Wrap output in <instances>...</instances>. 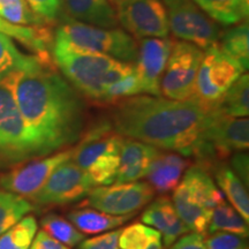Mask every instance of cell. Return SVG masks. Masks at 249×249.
<instances>
[{
	"instance_id": "5b68a950",
	"label": "cell",
	"mask_w": 249,
	"mask_h": 249,
	"mask_svg": "<svg viewBox=\"0 0 249 249\" xmlns=\"http://www.w3.org/2000/svg\"><path fill=\"white\" fill-rule=\"evenodd\" d=\"M37 157L14 95L12 73L0 80V167L17 166Z\"/></svg>"
},
{
	"instance_id": "603a6c76",
	"label": "cell",
	"mask_w": 249,
	"mask_h": 249,
	"mask_svg": "<svg viewBox=\"0 0 249 249\" xmlns=\"http://www.w3.org/2000/svg\"><path fill=\"white\" fill-rule=\"evenodd\" d=\"M214 178L222 189L223 195L229 198L230 203L241 214L246 223H249V196L246 187L231 167L225 163H218L213 167Z\"/></svg>"
},
{
	"instance_id": "d590c367",
	"label": "cell",
	"mask_w": 249,
	"mask_h": 249,
	"mask_svg": "<svg viewBox=\"0 0 249 249\" xmlns=\"http://www.w3.org/2000/svg\"><path fill=\"white\" fill-rule=\"evenodd\" d=\"M37 15L43 18L49 24H53L62 14L60 0H24Z\"/></svg>"
},
{
	"instance_id": "ab89813d",
	"label": "cell",
	"mask_w": 249,
	"mask_h": 249,
	"mask_svg": "<svg viewBox=\"0 0 249 249\" xmlns=\"http://www.w3.org/2000/svg\"><path fill=\"white\" fill-rule=\"evenodd\" d=\"M30 249H70L67 246L62 245L61 242L50 236L44 231H39L34 238L33 246Z\"/></svg>"
},
{
	"instance_id": "44dd1931",
	"label": "cell",
	"mask_w": 249,
	"mask_h": 249,
	"mask_svg": "<svg viewBox=\"0 0 249 249\" xmlns=\"http://www.w3.org/2000/svg\"><path fill=\"white\" fill-rule=\"evenodd\" d=\"M181 183L186 187L193 198L211 213L220 202L225 200V196L214 185L211 177L208 174V171L202 169L198 165L187 169Z\"/></svg>"
},
{
	"instance_id": "e575fe53",
	"label": "cell",
	"mask_w": 249,
	"mask_h": 249,
	"mask_svg": "<svg viewBox=\"0 0 249 249\" xmlns=\"http://www.w3.org/2000/svg\"><path fill=\"white\" fill-rule=\"evenodd\" d=\"M204 242L207 249H248L247 239L227 232L211 233Z\"/></svg>"
},
{
	"instance_id": "74e56055",
	"label": "cell",
	"mask_w": 249,
	"mask_h": 249,
	"mask_svg": "<svg viewBox=\"0 0 249 249\" xmlns=\"http://www.w3.org/2000/svg\"><path fill=\"white\" fill-rule=\"evenodd\" d=\"M232 171L234 172L238 178L241 180L242 183L248 188L249 183V164H248V154L245 151H239L233 154L232 157Z\"/></svg>"
},
{
	"instance_id": "52a82bcc",
	"label": "cell",
	"mask_w": 249,
	"mask_h": 249,
	"mask_svg": "<svg viewBox=\"0 0 249 249\" xmlns=\"http://www.w3.org/2000/svg\"><path fill=\"white\" fill-rule=\"evenodd\" d=\"M240 65L218 48L204 50L195 82L194 98L204 111H213L227 89L244 74Z\"/></svg>"
},
{
	"instance_id": "f1b7e54d",
	"label": "cell",
	"mask_w": 249,
	"mask_h": 249,
	"mask_svg": "<svg viewBox=\"0 0 249 249\" xmlns=\"http://www.w3.org/2000/svg\"><path fill=\"white\" fill-rule=\"evenodd\" d=\"M34 207L27 198L7 191H0V235L22 219Z\"/></svg>"
},
{
	"instance_id": "2e32d148",
	"label": "cell",
	"mask_w": 249,
	"mask_h": 249,
	"mask_svg": "<svg viewBox=\"0 0 249 249\" xmlns=\"http://www.w3.org/2000/svg\"><path fill=\"white\" fill-rule=\"evenodd\" d=\"M160 152V149L154 145L124 139L121 145L116 183L134 182L145 178L152 161Z\"/></svg>"
},
{
	"instance_id": "3957f363",
	"label": "cell",
	"mask_w": 249,
	"mask_h": 249,
	"mask_svg": "<svg viewBox=\"0 0 249 249\" xmlns=\"http://www.w3.org/2000/svg\"><path fill=\"white\" fill-rule=\"evenodd\" d=\"M51 58L80 95L102 105L107 89L135 71L134 65L81 48L58 33L53 36Z\"/></svg>"
},
{
	"instance_id": "6da1fadb",
	"label": "cell",
	"mask_w": 249,
	"mask_h": 249,
	"mask_svg": "<svg viewBox=\"0 0 249 249\" xmlns=\"http://www.w3.org/2000/svg\"><path fill=\"white\" fill-rule=\"evenodd\" d=\"M14 95L37 157L79 141L86 130V107L79 91L54 68L52 59L35 55L12 73Z\"/></svg>"
},
{
	"instance_id": "277c9868",
	"label": "cell",
	"mask_w": 249,
	"mask_h": 249,
	"mask_svg": "<svg viewBox=\"0 0 249 249\" xmlns=\"http://www.w3.org/2000/svg\"><path fill=\"white\" fill-rule=\"evenodd\" d=\"M124 140L110 120L98 121L83 132L73 148L71 160L88 174L95 186L111 185L117 178Z\"/></svg>"
},
{
	"instance_id": "e0dca14e",
	"label": "cell",
	"mask_w": 249,
	"mask_h": 249,
	"mask_svg": "<svg viewBox=\"0 0 249 249\" xmlns=\"http://www.w3.org/2000/svg\"><path fill=\"white\" fill-rule=\"evenodd\" d=\"M64 18L98 28H118L116 9L110 0H60Z\"/></svg>"
},
{
	"instance_id": "4dcf8cb0",
	"label": "cell",
	"mask_w": 249,
	"mask_h": 249,
	"mask_svg": "<svg viewBox=\"0 0 249 249\" xmlns=\"http://www.w3.org/2000/svg\"><path fill=\"white\" fill-rule=\"evenodd\" d=\"M45 233L67 247H74L85 240V234L80 232L70 220L55 213H49L40 220Z\"/></svg>"
},
{
	"instance_id": "1f68e13d",
	"label": "cell",
	"mask_w": 249,
	"mask_h": 249,
	"mask_svg": "<svg viewBox=\"0 0 249 249\" xmlns=\"http://www.w3.org/2000/svg\"><path fill=\"white\" fill-rule=\"evenodd\" d=\"M36 232L35 217H24L0 235V249H29Z\"/></svg>"
},
{
	"instance_id": "d6986e66",
	"label": "cell",
	"mask_w": 249,
	"mask_h": 249,
	"mask_svg": "<svg viewBox=\"0 0 249 249\" xmlns=\"http://www.w3.org/2000/svg\"><path fill=\"white\" fill-rule=\"evenodd\" d=\"M188 165V160L177 152L160 151L152 161L145 178L155 192L166 194L179 185Z\"/></svg>"
},
{
	"instance_id": "8992f818",
	"label": "cell",
	"mask_w": 249,
	"mask_h": 249,
	"mask_svg": "<svg viewBox=\"0 0 249 249\" xmlns=\"http://www.w3.org/2000/svg\"><path fill=\"white\" fill-rule=\"evenodd\" d=\"M55 33L77 46L126 64L134 65L138 58V40L120 28H98L64 18Z\"/></svg>"
},
{
	"instance_id": "cb8c5ba5",
	"label": "cell",
	"mask_w": 249,
	"mask_h": 249,
	"mask_svg": "<svg viewBox=\"0 0 249 249\" xmlns=\"http://www.w3.org/2000/svg\"><path fill=\"white\" fill-rule=\"evenodd\" d=\"M134 214L114 216L96 209H76L68 213V220L83 234H97L119 227L132 219Z\"/></svg>"
},
{
	"instance_id": "836d02e7",
	"label": "cell",
	"mask_w": 249,
	"mask_h": 249,
	"mask_svg": "<svg viewBox=\"0 0 249 249\" xmlns=\"http://www.w3.org/2000/svg\"><path fill=\"white\" fill-rule=\"evenodd\" d=\"M157 240H161L160 232L145 224L135 223L121 230L119 249H148Z\"/></svg>"
},
{
	"instance_id": "7a4b0ae2",
	"label": "cell",
	"mask_w": 249,
	"mask_h": 249,
	"mask_svg": "<svg viewBox=\"0 0 249 249\" xmlns=\"http://www.w3.org/2000/svg\"><path fill=\"white\" fill-rule=\"evenodd\" d=\"M207 113L194 98L172 101L138 95L112 104L110 123L124 139L191 157L200 142Z\"/></svg>"
},
{
	"instance_id": "60d3db41",
	"label": "cell",
	"mask_w": 249,
	"mask_h": 249,
	"mask_svg": "<svg viewBox=\"0 0 249 249\" xmlns=\"http://www.w3.org/2000/svg\"><path fill=\"white\" fill-rule=\"evenodd\" d=\"M148 249H163V245H161V240H157L149 246Z\"/></svg>"
},
{
	"instance_id": "4316f807",
	"label": "cell",
	"mask_w": 249,
	"mask_h": 249,
	"mask_svg": "<svg viewBox=\"0 0 249 249\" xmlns=\"http://www.w3.org/2000/svg\"><path fill=\"white\" fill-rule=\"evenodd\" d=\"M225 116L233 118H247L249 114V75L241 74L227 89L213 108Z\"/></svg>"
},
{
	"instance_id": "8fae6325",
	"label": "cell",
	"mask_w": 249,
	"mask_h": 249,
	"mask_svg": "<svg viewBox=\"0 0 249 249\" xmlns=\"http://www.w3.org/2000/svg\"><path fill=\"white\" fill-rule=\"evenodd\" d=\"M200 142L213 152L217 160L247 150L249 147V120L233 118L217 110L209 111L201 133Z\"/></svg>"
},
{
	"instance_id": "ba28073f",
	"label": "cell",
	"mask_w": 249,
	"mask_h": 249,
	"mask_svg": "<svg viewBox=\"0 0 249 249\" xmlns=\"http://www.w3.org/2000/svg\"><path fill=\"white\" fill-rule=\"evenodd\" d=\"M169 29L176 38L208 50L218 45L223 30L208 17L194 0H161Z\"/></svg>"
},
{
	"instance_id": "f35d334b",
	"label": "cell",
	"mask_w": 249,
	"mask_h": 249,
	"mask_svg": "<svg viewBox=\"0 0 249 249\" xmlns=\"http://www.w3.org/2000/svg\"><path fill=\"white\" fill-rule=\"evenodd\" d=\"M171 249H207V246H205L203 235L194 232L180 236Z\"/></svg>"
},
{
	"instance_id": "8d00e7d4",
	"label": "cell",
	"mask_w": 249,
	"mask_h": 249,
	"mask_svg": "<svg viewBox=\"0 0 249 249\" xmlns=\"http://www.w3.org/2000/svg\"><path fill=\"white\" fill-rule=\"evenodd\" d=\"M120 233L121 230H114L88 240H82L77 249H119Z\"/></svg>"
},
{
	"instance_id": "7c38bea8",
	"label": "cell",
	"mask_w": 249,
	"mask_h": 249,
	"mask_svg": "<svg viewBox=\"0 0 249 249\" xmlns=\"http://www.w3.org/2000/svg\"><path fill=\"white\" fill-rule=\"evenodd\" d=\"M95 187L91 179L71 160L59 165L31 200L38 205H64L88 196Z\"/></svg>"
},
{
	"instance_id": "7402d4cb",
	"label": "cell",
	"mask_w": 249,
	"mask_h": 249,
	"mask_svg": "<svg viewBox=\"0 0 249 249\" xmlns=\"http://www.w3.org/2000/svg\"><path fill=\"white\" fill-rule=\"evenodd\" d=\"M172 203L178 216L181 218L188 230L201 235H204L208 232L213 213L196 202L181 182L174 189Z\"/></svg>"
},
{
	"instance_id": "484cf974",
	"label": "cell",
	"mask_w": 249,
	"mask_h": 249,
	"mask_svg": "<svg viewBox=\"0 0 249 249\" xmlns=\"http://www.w3.org/2000/svg\"><path fill=\"white\" fill-rule=\"evenodd\" d=\"M219 48L224 53L230 55L238 62L244 71L249 67V24L248 20L235 24L220 35Z\"/></svg>"
},
{
	"instance_id": "9a60e30c",
	"label": "cell",
	"mask_w": 249,
	"mask_h": 249,
	"mask_svg": "<svg viewBox=\"0 0 249 249\" xmlns=\"http://www.w3.org/2000/svg\"><path fill=\"white\" fill-rule=\"evenodd\" d=\"M173 44L174 40L169 37L139 39L138 58L134 67L141 85L142 93L156 97L161 96L160 80Z\"/></svg>"
},
{
	"instance_id": "f546056e",
	"label": "cell",
	"mask_w": 249,
	"mask_h": 249,
	"mask_svg": "<svg viewBox=\"0 0 249 249\" xmlns=\"http://www.w3.org/2000/svg\"><path fill=\"white\" fill-rule=\"evenodd\" d=\"M0 17L7 22L22 27H50L24 0H0Z\"/></svg>"
},
{
	"instance_id": "83f0119b",
	"label": "cell",
	"mask_w": 249,
	"mask_h": 249,
	"mask_svg": "<svg viewBox=\"0 0 249 249\" xmlns=\"http://www.w3.org/2000/svg\"><path fill=\"white\" fill-rule=\"evenodd\" d=\"M208 231L211 233L227 232L247 239L249 234L248 223L231 204L224 200L213 210Z\"/></svg>"
},
{
	"instance_id": "d6a6232c",
	"label": "cell",
	"mask_w": 249,
	"mask_h": 249,
	"mask_svg": "<svg viewBox=\"0 0 249 249\" xmlns=\"http://www.w3.org/2000/svg\"><path fill=\"white\" fill-rule=\"evenodd\" d=\"M35 55L22 53L11 37L0 33V80L20 68L28 66L35 59Z\"/></svg>"
},
{
	"instance_id": "4fadbf2b",
	"label": "cell",
	"mask_w": 249,
	"mask_h": 249,
	"mask_svg": "<svg viewBox=\"0 0 249 249\" xmlns=\"http://www.w3.org/2000/svg\"><path fill=\"white\" fill-rule=\"evenodd\" d=\"M155 191L147 182H126L93 187L88 194V205L102 213L126 216L136 213L152 200Z\"/></svg>"
},
{
	"instance_id": "30bf717a",
	"label": "cell",
	"mask_w": 249,
	"mask_h": 249,
	"mask_svg": "<svg viewBox=\"0 0 249 249\" xmlns=\"http://www.w3.org/2000/svg\"><path fill=\"white\" fill-rule=\"evenodd\" d=\"M116 9L118 22L135 39L165 38L169 22L161 0H110Z\"/></svg>"
},
{
	"instance_id": "9c48e42d",
	"label": "cell",
	"mask_w": 249,
	"mask_h": 249,
	"mask_svg": "<svg viewBox=\"0 0 249 249\" xmlns=\"http://www.w3.org/2000/svg\"><path fill=\"white\" fill-rule=\"evenodd\" d=\"M204 51L194 44L174 40L160 80V95L172 101L194 97L195 82Z\"/></svg>"
},
{
	"instance_id": "d4e9b609",
	"label": "cell",
	"mask_w": 249,
	"mask_h": 249,
	"mask_svg": "<svg viewBox=\"0 0 249 249\" xmlns=\"http://www.w3.org/2000/svg\"><path fill=\"white\" fill-rule=\"evenodd\" d=\"M195 4L220 26H235L248 20L249 0H194Z\"/></svg>"
},
{
	"instance_id": "ffe728a7",
	"label": "cell",
	"mask_w": 249,
	"mask_h": 249,
	"mask_svg": "<svg viewBox=\"0 0 249 249\" xmlns=\"http://www.w3.org/2000/svg\"><path fill=\"white\" fill-rule=\"evenodd\" d=\"M0 33L11 37L26 46L36 55L45 59L51 58V46L53 35L51 27H22L15 26L0 17Z\"/></svg>"
},
{
	"instance_id": "5bb4252c",
	"label": "cell",
	"mask_w": 249,
	"mask_h": 249,
	"mask_svg": "<svg viewBox=\"0 0 249 249\" xmlns=\"http://www.w3.org/2000/svg\"><path fill=\"white\" fill-rule=\"evenodd\" d=\"M73 148H67L44 157L31 160L27 164L17 165V167L0 177V186L13 194L33 198L44 186L52 172L59 165L70 160Z\"/></svg>"
},
{
	"instance_id": "ac0fdd59",
	"label": "cell",
	"mask_w": 249,
	"mask_h": 249,
	"mask_svg": "<svg viewBox=\"0 0 249 249\" xmlns=\"http://www.w3.org/2000/svg\"><path fill=\"white\" fill-rule=\"evenodd\" d=\"M142 222L163 235L165 247H170L189 231L167 196H160L149 205L142 214Z\"/></svg>"
}]
</instances>
